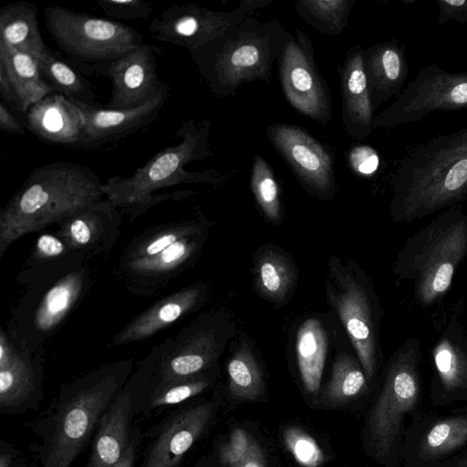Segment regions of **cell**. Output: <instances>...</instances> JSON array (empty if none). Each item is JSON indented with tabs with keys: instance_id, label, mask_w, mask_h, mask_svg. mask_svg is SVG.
<instances>
[{
	"instance_id": "cell-1",
	"label": "cell",
	"mask_w": 467,
	"mask_h": 467,
	"mask_svg": "<svg viewBox=\"0 0 467 467\" xmlns=\"http://www.w3.org/2000/svg\"><path fill=\"white\" fill-rule=\"evenodd\" d=\"M133 369L132 360L123 359L61 385L47 410L30 422L36 438L38 467L72 465Z\"/></svg>"
},
{
	"instance_id": "cell-2",
	"label": "cell",
	"mask_w": 467,
	"mask_h": 467,
	"mask_svg": "<svg viewBox=\"0 0 467 467\" xmlns=\"http://www.w3.org/2000/svg\"><path fill=\"white\" fill-rule=\"evenodd\" d=\"M390 215L410 223L467 197V127L407 147L393 161Z\"/></svg>"
},
{
	"instance_id": "cell-3",
	"label": "cell",
	"mask_w": 467,
	"mask_h": 467,
	"mask_svg": "<svg viewBox=\"0 0 467 467\" xmlns=\"http://www.w3.org/2000/svg\"><path fill=\"white\" fill-rule=\"evenodd\" d=\"M89 168L54 162L35 169L0 212V258L17 239L77 213L104 195Z\"/></svg>"
},
{
	"instance_id": "cell-4",
	"label": "cell",
	"mask_w": 467,
	"mask_h": 467,
	"mask_svg": "<svg viewBox=\"0 0 467 467\" xmlns=\"http://www.w3.org/2000/svg\"><path fill=\"white\" fill-rule=\"evenodd\" d=\"M211 122L189 119L176 136L181 141L163 149L130 177L114 175L102 184L106 199L126 213L130 221L146 213L153 205L167 200H179L191 192L153 194L154 192L182 183L217 184L225 176L215 170L186 171L187 164L213 155L209 145Z\"/></svg>"
},
{
	"instance_id": "cell-5",
	"label": "cell",
	"mask_w": 467,
	"mask_h": 467,
	"mask_svg": "<svg viewBox=\"0 0 467 467\" xmlns=\"http://www.w3.org/2000/svg\"><path fill=\"white\" fill-rule=\"evenodd\" d=\"M420 340L407 337L389 358L360 438L365 454L381 467H400L406 420L421 410Z\"/></svg>"
},
{
	"instance_id": "cell-6",
	"label": "cell",
	"mask_w": 467,
	"mask_h": 467,
	"mask_svg": "<svg viewBox=\"0 0 467 467\" xmlns=\"http://www.w3.org/2000/svg\"><path fill=\"white\" fill-rule=\"evenodd\" d=\"M285 31L277 19L248 16L190 54L211 91L227 97L244 83L270 82Z\"/></svg>"
},
{
	"instance_id": "cell-7",
	"label": "cell",
	"mask_w": 467,
	"mask_h": 467,
	"mask_svg": "<svg viewBox=\"0 0 467 467\" xmlns=\"http://www.w3.org/2000/svg\"><path fill=\"white\" fill-rule=\"evenodd\" d=\"M88 261L38 272L22 271L17 281L26 289L12 309L6 329L30 350L45 353L47 343L95 282V272Z\"/></svg>"
},
{
	"instance_id": "cell-8",
	"label": "cell",
	"mask_w": 467,
	"mask_h": 467,
	"mask_svg": "<svg viewBox=\"0 0 467 467\" xmlns=\"http://www.w3.org/2000/svg\"><path fill=\"white\" fill-rule=\"evenodd\" d=\"M467 256V214L447 208L410 236L400 249L393 273L412 286L416 303L431 306L451 289L453 276Z\"/></svg>"
},
{
	"instance_id": "cell-9",
	"label": "cell",
	"mask_w": 467,
	"mask_h": 467,
	"mask_svg": "<svg viewBox=\"0 0 467 467\" xmlns=\"http://www.w3.org/2000/svg\"><path fill=\"white\" fill-rule=\"evenodd\" d=\"M204 230L202 223L192 219L148 227L122 250L115 266L117 279L131 294L159 295L195 259Z\"/></svg>"
},
{
	"instance_id": "cell-10",
	"label": "cell",
	"mask_w": 467,
	"mask_h": 467,
	"mask_svg": "<svg viewBox=\"0 0 467 467\" xmlns=\"http://www.w3.org/2000/svg\"><path fill=\"white\" fill-rule=\"evenodd\" d=\"M327 292L371 386L380 358V307L372 285L364 273L352 265L342 266L337 258L331 257Z\"/></svg>"
},
{
	"instance_id": "cell-11",
	"label": "cell",
	"mask_w": 467,
	"mask_h": 467,
	"mask_svg": "<svg viewBox=\"0 0 467 467\" xmlns=\"http://www.w3.org/2000/svg\"><path fill=\"white\" fill-rule=\"evenodd\" d=\"M45 18L52 38L76 63L110 62L143 44L132 27L62 6H47Z\"/></svg>"
},
{
	"instance_id": "cell-12",
	"label": "cell",
	"mask_w": 467,
	"mask_h": 467,
	"mask_svg": "<svg viewBox=\"0 0 467 467\" xmlns=\"http://www.w3.org/2000/svg\"><path fill=\"white\" fill-rule=\"evenodd\" d=\"M467 109V71L449 72L436 64L420 67L392 104L374 116L373 128L418 122L433 111Z\"/></svg>"
},
{
	"instance_id": "cell-13",
	"label": "cell",
	"mask_w": 467,
	"mask_h": 467,
	"mask_svg": "<svg viewBox=\"0 0 467 467\" xmlns=\"http://www.w3.org/2000/svg\"><path fill=\"white\" fill-rule=\"evenodd\" d=\"M277 66L288 103L306 117L327 125L333 118L330 93L317 66L312 41L300 28H295V36L285 31Z\"/></svg>"
},
{
	"instance_id": "cell-14",
	"label": "cell",
	"mask_w": 467,
	"mask_h": 467,
	"mask_svg": "<svg viewBox=\"0 0 467 467\" xmlns=\"http://www.w3.org/2000/svg\"><path fill=\"white\" fill-rule=\"evenodd\" d=\"M458 300L439 320L433 343L429 400L433 408L467 405V327Z\"/></svg>"
},
{
	"instance_id": "cell-15",
	"label": "cell",
	"mask_w": 467,
	"mask_h": 467,
	"mask_svg": "<svg viewBox=\"0 0 467 467\" xmlns=\"http://www.w3.org/2000/svg\"><path fill=\"white\" fill-rule=\"evenodd\" d=\"M467 447V405L443 412L421 410L407 426L402 467H441Z\"/></svg>"
},
{
	"instance_id": "cell-16",
	"label": "cell",
	"mask_w": 467,
	"mask_h": 467,
	"mask_svg": "<svg viewBox=\"0 0 467 467\" xmlns=\"http://www.w3.org/2000/svg\"><path fill=\"white\" fill-rule=\"evenodd\" d=\"M273 0H242L233 11H214L197 4L176 5L163 10L149 25L157 41L183 47L192 52L213 40Z\"/></svg>"
},
{
	"instance_id": "cell-17",
	"label": "cell",
	"mask_w": 467,
	"mask_h": 467,
	"mask_svg": "<svg viewBox=\"0 0 467 467\" xmlns=\"http://www.w3.org/2000/svg\"><path fill=\"white\" fill-rule=\"evenodd\" d=\"M45 353L35 352L3 327L0 331V411L18 415L35 410L44 396Z\"/></svg>"
},
{
	"instance_id": "cell-18",
	"label": "cell",
	"mask_w": 467,
	"mask_h": 467,
	"mask_svg": "<svg viewBox=\"0 0 467 467\" xmlns=\"http://www.w3.org/2000/svg\"><path fill=\"white\" fill-rule=\"evenodd\" d=\"M266 136L312 194L324 199L334 195L335 160L327 147L305 129L293 124H272L266 129Z\"/></svg>"
},
{
	"instance_id": "cell-19",
	"label": "cell",
	"mask_w": 467,
	"mask_h": 467,
	"mask_svg": "<svg viewBox=\"0 0 467 467\" xmlns=\"http://www.w3.org/2000/svg\"><path fill=\"white\" fill-rule=\"evenodd\" d=\"M216 410L215 401L202 400L170 413L155 430L141 467H179L211 426Z\"/></svg>"
},
{
	"instance_id": "cell-20",
	"label": "cell",
	"mask_w": 467,
	"mask_h": 467,
	"mask_svg": "<svg viewBox=\"0 0 467 467\" xmlns=\"http://www.w3.org/2000/svg\"><path fill=\"white\" fill-rule=\"evenodd\" d=\"M76 64L85 72L110 78L112 93L107 108L111 109H128L144 103L162 82L157 77L156 51L145 43L110 62Z\"/></svg>"
},
{
	"instance_id": "cell-21",
	"label": "cell",
	"mask_w": 467,
	"mask_h": 467,
	"mask_svg": "<svg viewBox=\"0 0 467 467\" xmlns=\"http://www.w3.org/2000/svg\"><path fill=\"white\" fill-rule=\"evenodd\" d=\"M169 96L170 86L162 81L150 99L128 109L98 108L69 99L79 108L84 118V132L80 146L109 142L146 127L159 116Z\"/></svg>"
},
{
	"instance_id": "cell-22",
	"label": "cell",
	"mask_w": 467,
	"mask_h": 467,
	"mask_svg": "<svg viewBox=\"0 0 467 467\" xmlns=\"http://www.w3.org/2000/svg\"><path fill=\"white\" fill-rule=\"evenodd\" d=\"M121 223L119 208L101 199L62 221L55 232L73 251L92 258L114 246Z\"/></svg>"
},
{
	"instance_id": "cell-23",
	"label": "cell",
	"mask_w": 467,
	"mask_h": 467,
	"mask_svg": "<svg viewBox=\"0 0 467 467\" xmlns=\"http://www.w3.org/2000/svg\"><path fill=\"white\" fill-rule=\"evenodd\" d=\"M202 283L180 289L155 302L119 329L109 346L119 347L150 337L196 309L206 296Z\"/></svg>"
},
{
	"instance_id": "cell-24",
	"label": "cell",
	"mask_w": 467,
	"mask_h": 467,
	"mask_svg": "<svg viewBox=\"0 0 467 467\" xmlns=\"http://www.w3.org/2000/svg\"><path fill=\"white\" fill-rule=\"evenodd\" d=\"M342 122L348 134L366 139L374 130V109L364 67V49L350 48L339 67Z\"/></svg>"
},
{
	"instance_id": "cell-25",
	"label": "cell",
	"mask_w": 467,
	"mask_h": 467,
	"mask_svg": "<svg viewBox=\"0 0 467 467\" xmlns=\"http://www.w3.org/2000/svg\"><path fill=\"white\" fill-rule=\"evenodd\" d=\"M130 396L124 389L102 416L90 443L85 467H113L125 454L138 424Z\"/></svg>"
},
{
	"instance_id": "cell-26",
	"label": "cell",
	"mask_w": 467,
	"mask_h": 467,
	"mask_svg": "<svg viewBox=\"0 0 467 467\" xmlns=\"http://www.w3.org/2000/svg\"><path fill=\"white\" fill-rule=\"evenodd\" d=\"M27 128L39 139L65 146H80L84 118L67 97L52 93L33 104L26 115Z\"/></svg>"
},
{
	"instance_id": "cell-27",
	"label": "cell",
	"mask_w": 467,
	"mask_h": 467,
	"mask_svg": "<svg viewBox=\"0 0 467 467\" xmlns=\"http://www.w3.org/2000/svg\"><path fill=\"white\" fill-rule=\"evenodd\" d=\"M364 67L374 111L400 95L408 76L405 47L397 39L377 43L364 49Z\"/></svg>"
},
{
	"instance_id": "cell-28",
	"label": "cell",
	"mask_w": 467,
	"mask_h": 467,
	"mask_svg": "<svg viewBox=\"0 0 467 467\" xmlns=\"http://www.w3.org/2000/svg\"><path fill=\"white\" fill-rule=\"evenodd\" d=\"M0 67L10 80L16 106L22 111L26 112L55 91L43 77L37 58L27 52L0 43Z\"/></svg>"
},
{
	"instance_id": "cell-29",
	"label": "cell",
	"mask_w": 467,
	"mask_h": 467,
	"mask_svg": "<svg viewBox=\"0 0 467 467\" xmlns=\"http://www.w3.org/2000/svg\"><path fill=\"white\" fill-rule=\"evenodd\" d=\"M296 351L304 391L316 407L327 356V335L318 319L308 318L302 323L296 335Z\"/></svg>"
},
{
	"instance_id": "cell-30",
	"label": "cell",
	"mask_w": 467,
	"mask_h": 467,
	"mask_svg": "<svg viewBox=\"0 0 467 467\" xmlns=\"http://www.w3.org/2000/svg\"><path fill=\"white\" fill-rule=\"evenodd\" d=\"M0 43L36 58L48 51L39 32L36 5L20 1L2 7Z\"/></svg>"
},
{
	"instance_id": "cell-31",
	"label": "cell",
	"mask_w": 467,
	"mask_h": 467,
	"mask_svg": "<svg viewBox=\"0 0 467 467\" xmlns=\"http://www.w3.org/2000/svg\"><path fill=\"white\" fill-rule=\"evenodd\" d=\"M369 389L370 385L359 361L341 354L334 362L328 381L321 387L316 407L338 409L368 394Z\"/></svg>"
},
{
	"instance_id": "cell-32",
	"label": "cell",
	"mask_w": 467,
	"mask_h": 467,
	"mask_svg": "<svg viewBox=\"0 0 467 467\" xmlns=\"http://www.w3.org/2000/svg\"><path fill=\"white\" fill-rule=\"evenodd\" d=\"M227 389L236 402L259 401L265 394L262 370L251 348L243 342L227 362Z\"/></svg>"
},
{
	"instance_id": "cell-33",
	"label": "cell",
	"mask_w": 467,
	"mask_h": 467,
	"mask_svg": "<svg viewBox=\"0 0 467 467\" xmlns=\"http://www.w3.org/2000/svg\"><path fill=\"white\" fill-rule=\"evenodd\" d=\"M255 281L260 293L273 302L286 298L295 283V269L278 251L266 249L255 261Z\"/></svg>"
},
{
	"instance_id": "cell-34",
	"label": "cell",
	"mask_w": 467,
	"mask_h": 467,
	"mask_svg": "<svg viewBox=\"0 0 467 467\" xmlns=\"http://www.w3.org/2000/svg\"><path fill=\"white\" fill-rule=\"evenodd\" d=\"M355 3L356 0H298L295 8L297 15L316 31L335 36L348 26Z\"/></svg>"
},
{
	"instance_id": "cell-35",
	"label": "cell",
	"mask_w": 467,
	"mask_h": 467,
	"mask_svg": "<svg viewBox=\"0 0 467 467\" xmlns=\"http://www.w3.org/2000/svg\"><path fill=\"white\" fill-rule=\"evenodd\" d=\"M212 368L195 377L157 389L135 410V416L147 417L205 392L212 387L216 378Z\"/></svg>"
},
{
	"instance_id": "cell-36",
	"label": "cell",
	"mask_w": 467,
	"mask_h": 467,
	"mask_svg": "<svg viewBox=\"0 0 467 467\" xmlns=\"http://www.w3.org/2000/svg\"><path fill=\"white\" fill-rule=\"evenodd\" d=\"M45 79L59 94L92 105L91 87L86 79L64 61L55 57L49 51L37 57Z\"/></svg>"
},
{
	"instance_id": "cell-37",
	"label": "cell",
	"mask_w": 467,
	"mask_h": 467,
	"mask_svg": "<svg viewBox=\"0 0 467 467\" xmlns=\"http://www.w3.org/2000/svg\"><path fill=\"white\" fill-rule=\"evenodd\" d=\"M251 189L266 217L273 222L278 221L281 215L279 188L273 170L258 154L254 156L253 161Z\"/></svg>"
},
{
	"instance_id": "cell-38",
	"label": "cell",
	"mask_w": 467,
	"mask_h": 467,
	"mask_svg": "<svg viewBox=\"0 0 467 467\" xmlns=\"http://www.w3.org/2000/svg\"><path fill=\"white\" fill-rule=\"evenodd\" d=\"M78 258L90 259L73 251L56 233H42L35 241L25 268L55 266Z\"/></svg>"
},
{
	"instance_id": "cell-39",
	"label": "cell",
	"mask_w": 467,
	"mask_h": 467,
	"mask_svg": "<svg viewBox=\"0 0 467 467\" xmlns=\"http://www.w3.org/2000/svg\"><path fill=\"white\" fill-rule=\"evenodd\" d=\"M283 443L300 467H322L327 454L317 439L297 425H287L282 431Z\"/></svg>"
},
{
	"instance_id": "cell-40",
	"label": "cell",
	"mask_w": 467,
	"mask_h": 467,
	"mask_svg": "<svg viewBox=\"0 0 467 467\" xmlns=\"http://www.w3.org/2000/svg\"><path fill=\"white\" fill-rule=\"evenodd\" d=\"M99 8L109 17L134 20L148 17L154 7L142 0H96Z\"/></svg>"
},
{
	"instance_id": "cell-41",
	"label": "cell",
	"mask_w": 467,
	"mask_h": 467,
	"mask_svg": "<svg viewBox=\"0 0 467 467\" xmlns=\"http://www.w3.org/2000/svg\"><path fill=\"white\" fill-rule=\"evenodd\" d=\"M254 440L245 430L234 429L227 441L218 447L220 463L223 467H233L247 452Z\"/></svg>"
},
{
	"instance_id": "cell-42",
	"label": "cell",
	"mask_w": 467,
	"mask_h": 467,
	"mask_svg": "<svg viewBox=\"0 0 467 467\" xmlns=\"http://www.w3.org/2000/svg\"><path fill=\"white\" fill-rule=\"evenodd\" d=\"M348 163L356 173L368 176L378 170L379 156L374 148L368 145H359L352 148L349 151Z\"/></svg>"
},
{
	"instance_id": "cell-43",
	"label": "cell",
	"mask_w": 467,
	"mask_h": 467,
	"mask_svg": "<svg viewBox=\"0 0 467 467\" xmlns=\"http://www.w3.org/2000/svg\"><path fill=\"white\" fill-rule=\"evenodd\" d=\"M439 6L438 24L455 21L460 24L467 23V0H437Z\"/></svg>"
},
{
	"instance_id": "cell-44",
	"label": "cell",
	"mask_w": 467,
	"mask_h": 467,
	"mask_svg": "<svg viewBox=\"0 0 467 467\" xmlns=\"http://www.w3.org/2000/svg\"><path fill=\"white\" fill-rule=\"evenodd\" d=\"M142 434L139 424L136 427L133 439L120 461L113 467H137Z\"/></svg>"
},
{
	"instance_id": "cell-45",
	"label": "cell",
	"mask_w": 467,
	"mask_h": 467,
	"mask_svg": "<svg viewBox=\"0 0 467 467\" xmlns=\"http://www.w3.org/2000/svg\"><path fill=\"white\" fill-rule=\"evenodd\" d=\"M233 467H267L260 444L254 440L247 452Z\"/></svg>"
},
{
	"instance_id": "cell-46",
	"label": "cell",
	"mask_w": 467,
	"mask_h": 467,
	"mask_svg": "<svg viewBox=\"0 0 467 467\" xmlns=\"http://www.w3.org/2000/svg\"><path fill=\"white\" fill-rule=\"evenodd\" d=\"M0 128L8 133L24 134V129L11 114L7 106L1 102L0 104Z\"/></svg>"
},
{
	"instance_id": "cell-47",
	"label": "cell",
	"mask_w": 467,
	"mask_h": 467,
	"mask_svg": "<svg viewBox=\"0 0 467 467\" xmlns=\"http://www.w3.org/2000/svg\"><path fill=\"white\" fill-rule=\"evenodd\" d=\"M20 452L9 442L2 440L0 442V467H15Z\"/></svg>"
},
{
	"instance_id": "cell-48",
	"label": "cell",
	"mask_w": 467,
	"mask_h": 467,
	"mask_svg": "<svg viewBox=\"0 0 467 467\" xmlns=\"http://www.w3.org/2000/svg\"><path fill=\"white\" fill-rule=\"evenodd\" d=\"M0 93L3 99L6 101L13 102L16 104V99L10 83V80L4 70L3 67H0Z\"/></svg>"
},
{
	"instance_id": "cell-49",
	"label": "cell",
	"mask_w": 467,
	"mask_h": 467,
	"mask_svg": "<svg viewBox=\"0 0 467 467\" xmlns=\"http://www.w3.org/2000/svg\"><path fill=\"white\" fill-rule=\"evenodd\" d=\"M441 467H467V447L443 463Z\"/></svg>"
},
{
	"instance_id": "cell-50",
	"label": "cell",
	"mask_w": 467,
	"mask_h": 467,
	"mask_svg": "<svg viewBox=\"0 0 467 467\" xmlns=\"http://www.w3.org/2000/svg\"><path fill=\"white\" fill-rule=\"evenodd\" d=\"M15 467H34V466H32V465H30V464H27V463H26V462H19L18 463H16V464L15 465Z\"/></svg>"
},
{
	"instance_id": "cell-51",
	"label": "cell",
	"mask_w": 467,
	"mask_h": 467,
	"mask_svg": "<svg viewBox=\"0 0 467 467\" xmlns=\"http://www.w3.org/2000/svg\"><path fill=\"white\" fill-rule=\"evenodd\" d=\"M195 467H207L206 461H201Z\"/></svg>"
}]
</instances>
